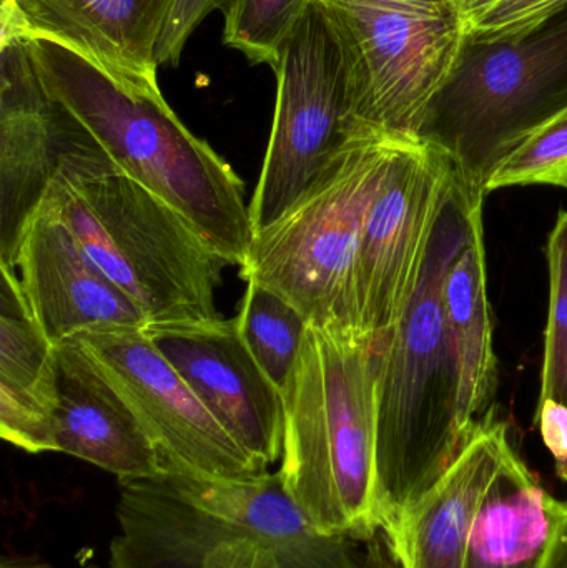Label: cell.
<instances>
[{
    "mask_svg": "<svg viewBox=\"0 0 567 568\" xmlns=\"http://www.w3.org/2000/svg\"><path fill=\"white\" fill-rule=\"evenodd\" d=\"M16 272L30 314L55 346L92 331L142 329L149 324L85 255L49 196L23 229Z\"/></svg>",
    "mask_w": 567,
    "mask_h": 568,
    "instance_id": "15",
    "label": "cell"
},
{
    "mask_svg": "<svg viewBox=\"0 0 567 568\" xmlns=\"http://www.w3.org/2000/svg\"><path fill=\"white\" fill-rule=\"evenodd\" d=\"M403 135L358 126L318 185L253 239L240 268L312 326L358 327L355 268L369 206Z\"/></svg>",
    "mask_w": 567,
    "mask_h": 568,
    "instance_id": "6",
    "label": "cell"
},
{
    "mask_svg": "<svg viewBox=\"0 0 567 568\" xmlns=\"http://www.w3.org/2000/svg\"><path fill=\"white\" fill-rule=\"evenodd\" d=\"M316 0H236L223 16V43L275 69L280 50Z\"/></svg>",
    "mask_w": 567,
    "mask_h": 568,
    "instance_id": "22",
    "label": "cell"
},
{
    "mask_svg": "<svg viewBox=\"0 0 567 568\" xmlns=\"http://www.w3.org/2000/svg\"><path fill=\"white\" fill-rule=\"evenodd\" d=\"M2 568H43V567H30V566H17V564H3ZM80 568H100L95 566L80 567Z\"/></svg>",
    "mask_w": 567,
    "mask_h": 568,
    "instance_id": "30",
    "label": "cell"
},
{
    "mask_svg": "<svg viewBox=\"0 0 567 568\" xmlns=\"http://www.w3.org/2000/svg\"><path fill=\"white\" fill-rule=\"evenodd\" d=\"M235 2L236 0H175L156 52L160 65H179L183 49L196 27L212 12H222L225 16Z\"/></svg>",
    "mask_w": 567,
    "mask_h": 568,
    "instance_id": "26",
    "label": "cell"
},
{
    "mask_svg": "<svg viewBox=\"0 0 567 568\" xmlns=\"http://www.w3.org/2000/svg\"><path fill=\"white\" fill-rule=\"evenodd\" d=\"M526 185L567 189V105L515 146L493 172L486 192Z\"/></svg>",
    "mask_w": 567,
    "mask_h": 568,
    "instance_id": "23",
    "label": "cell"
},
{
    "mask_svg": "<svg viewBox=\"0 0 567 568\" xmlns=\"http://www.w3.org/2000/svg\"><path fill=\"white\" fill-rule=\"evenodd\" d=\"M565 105L567 9L522 39L468 40L418 136L449 156L466 185L486 192L499 163Z\"/></svg>",
    "mask_w": 567,
    "mask_h": 568,
    "instance_id": "7",
    "label": "cell"
},
{
    "mask_svg": "<svg viewBox=\"0 0 567 568\" xmlns=\"http://www.w3.org/2000/svg\"><path fill=\"white\" fill-rule=\"evenodd\" d=\"M352 80L356 126L418 136L462 59L468 26L452 0H320Z\"/></svg>",
    "mask_w": 567,
    "mask_h": 568,
    "instance_id": "8",
    "label": "cell"
},
{
    "mask_svg": "<svg viewBox=\"0 0 567 568\" xmlns=\"http://www.w3.org/2000/svg\"><path fill=\"white\" fill-rule=\"evenodd\" d=\"M456 179L449 156L422 136L403 135L363 229L355 268L358 326L376 351L416 290L433 229Z\"/></svg>",
    "mask_w": 567,
    "mask_h": 568,
    "instance_id": "10",
    "label": "cell"
},
{
    "mask_svg": "<svg viewBox=\"0 0 567 568\" xmlns=\"http://www.w3.org/2000/svg\"><path fill=\"white\" fill-rule=\"evenodd\" d=\"M47 92L97 140L117 170L175 210L230 266L253 243L245 183L176 116L165 97L133 95L70 50L26 39Z\"/></svg>",
    "mask_w": 567,
    "mask_h": 568,
    "instance_id": "3",
    "label": "cell"
},
{
    "mask_svg": "<svg viewBox=\"0 0 567 568\" xmlns=\"http://www.w3.org/2000/svg\"><path fill=\"white\" fill-rule=\"evenodd\" d=\"M45 196L85 255L139 306L146 323L219 317L216 290L230 263L109 156L67 166Z\"/></svg>",
    "mask_w": 567,
    "mask_h": 568,
    "instance_id": "5",
    "label": "cell"
},
{
    "mask_svg": "<svg viewBox=\"0 0 567 568\" xmlns=\"http://www.w3.org/2000/svg\"><path fill=\"white\" fill-rule=\"evenodd\" d=\"M376 347L358 327L306 331L285 400L280 477L322 534L369 539L376 523Z\"/></svg>",
    "mask_w": 567,
    "mask_h": 568,
    "instance_id": "4",
    "label": "cell"
},
{
    "mask_svg": "<svg viewBox=\"0 0 567 568\" xmlns=\"http://www.w3.org/2000/svg\"><path fill=\"white\" fill-rule=\"evenodd\" d=\"M175 0H2L0 42L57 43L133 95L163 97L160 39Z\"/></svg>",
    "mask_w": 567,
    "mask_h": 568,
    "instance_id": "14",
    "label": "cell"
},
{
    "mask_svg": "<svg viewBox=\"0 0 567 568\" xmlns=\"http://www.w3.org/2000/svg\"><path fill=\"white\" fill-rule=\"evenodd\" d=\"M143 331L242 449L266 469L282 460L285 400L246 347L236 317Z\"/></svg>",
    "mask_w": 567,
    "mask_h": 568,
    "instance_id": "13",
    "label": "cell"
},
{
    "mask_svg": "<svg viewBox=\"0 0 567 568\" xmlns=\"http://www.w3.org/2000/svg\"><path fill=\"white\" fill-rule=\"evenodd\" d=\"M452 2L455 3L456 9L465 17L466 26H468L473 17L478 16L482 10H485L492 3L498 2V0H452Z\"/></svg>",
    "mask_w": 567,
    "mask_h": 568,
    "instance_id": "29",
    "label": "cell"
},
{
    "mask_svg": "<svg viewBox=\"0 0 567 568\" xmlns=\"http://www.w3.org/2000/svg\"><path fill=\"white\" fill-rule=\"evenodd\" d=\"M549 310L545 333L539 400L567 407V212H559L546 246Z\"/></svg>",
    "mask_w": 567,
    "mask_h": 568,
    "instance_id": "24",
    "label": "cell"
},
{
    "mask_svg": "<svg viewBox=\"0 0 567 568\" xmlns=\"http://www.w3.org/2000/svg\"><path fill=\"white\" fill-rule=\"evenodd\" d=\"M561 507L513 449L479 507L465 568H545Z\"/></svg>",
    "mask_w": 567,
    "mask_h": 568,
    "instance_id": "20",
    "label": "cell"
},
{
    "mask_svg": "<svg viewBox=\"0 0 567 568\" xmlns=\"http://www.w3.org/2000/svg\"><path fill=\"white\" fill-rule=\"evenodd\" d=\"M273 72L272 135L250 203L253 239L318 185L358 129L345 49L320 0L283 43Z\"/></svg>",
    "mask_w": 567,
    "mask_h": 568,
    "instance_id": "9",
    "label": "cell"
},
{
    "mask_svg": "<svg viewBox=\"0 0 567 568\" xmlns=\"http://www.w3.org/2000/svg\"><path fill=\"white\" fill-rule=\"evenodd\" d=\"M102 155L40 82L26 39L0 42V265L16 270L23 229L59 173Z\"/></svg>",
    "mask_w": 567,
    "mask_h": 568,
    "instance_id": "12",
    "label": "cell"
},
{
    "mask_svg": "<svg viewBox=\"0 0 567 568\" xmlns=\"http://www.w3.org/2000/svg\"><path fill=\"white\" fill-rule=\"evenodd\" d=\"M236 321L250 353L283 394L292 381L310 321L288 300L255 282L246 286Z\"/></svg>",
    "mask_w": 567,
    "mask_h": 568,
    "instance_id": "21",
    "label": "cell"
},
{
    "mask_svg": "<svg viewBox=\"0 0 567 568\" xmlns=\"http://www.w3.org/2000/svg\"><path fill=\"white\" fill-rule=\"evenodd\" d=\"M446 333L458 381V417L465 436L493 416L498 359L493 347L483 213L453 262L443 293Z\"/></svg>",
    "mask_w": 567,
    "mask_h": 568,
    "instance_id": "19",
    "label": "cell"
},
{
    "mask_svg": "<svg viewBox=\"0 0 567 568\" xmlns=\"http://www.w3.org/2000/svg\"><path fill=\"white\" fill-rule=\"evenodd\" d=\"M149 437L162 473L242 479L266 473L220 426L142 329L77 336Z\"/></svg>",
    "mask_w": 567,
    "mask_h": 568,
    "instance_id": "11",
    "label": "cell"
},
{
    "mask_svg": "<svg viewBox=\"0 0 567 568\" xmlns=\"http://www.w3.org/2000/svg\"><path fill=\"white\" fill-rule=\"evenodd\" d=\"M486 192L458 173L439 210L415 293L376 351V523L388 532L472 437L459 426L446 333V276L483 213Z\"/></svg>",
    "mask_w": 567,
    "mask_h": 568,
    "instance_id": "1",
    "label": "cell"
},
{
    "mask_svg": "<svg viewBox=\"0 0 567 568\" xmlns=\"http://www.w3.org/2000/svg\"><path fill=\"white\" fill-rule=\"evenodd\" d=\"M536 426L555 460L556 474L567 484V407L556 400L538 403Z\"/></svg>",
    "mask_w": 567,
    "mask_h": 568,
    "instance_id": "27",
    "label": "cell"
},
{
    "mask_svg": "<svg viewBox=\"0 0 567 568\" xmlns=\"http://www.w3.org/2000/svg\"><path fill=\"white\" fill-rule=\"evenodd\" d=\"M545 568H567V503H563L558 529Z\"/></svg>",
    "mask_w": 567,
    "mask_h": 568,
    "instance_id": "28",
    "label": "cell"
},
{
    "mask_svg": "<svg viewBox=\"0 0 567 568\" xmlns=\"http://www.w3.org/2000/svg\"><path fill=\"white\" fill-rule=\"evenodd\" d=\"M567 9V0H498L468 22L469 42L522 39Z\"/></svg>",
    "mask_w": 567,
    "mask_h": 568,
    "instance_id": "25",
    "label": "cell"
},
{
    "mask_svg": "<svg viewBox=\"0 0 567 568\" xmlns=\"http://www.w3.org/2000/svg\"><path fill=\"white\" fill-rule=\"evenodd\" d=\"M508 426L479 424L446 473L385 534L402 568H465L469 537L483 499L506 456Z\"/></svg>",
    "mask_w": 567,
    "mask_h": 568,
    "instance_id": "17",
    "label": "cell"
},
{
    "mask_svg": "<svg viewBox=\"0 0 567 568\" xmlns=\"http://www.w3.org/2000/svg\"><path fill=\"white\" fill-rule=\"evenodd\" d=\"M55 453L93 464L119 480L162 474L135 414L107 381L77 337L55 346Z\"/></svg>",
    "mask_w": 567,
    "mask_h": 568,
    "instance_id": "16",
    "label": "cell"
},
{
    "mask_svg": "<svg viewBox=\"0 0 567 568\" xmlns=\"http://www.w3.org/2000/svg\"><path fill=\"white\" fill-rule=\"evenodd\" d=\"M0 268V436L26 453H55V344L30 314L16 270Z\"/></svg>",
    "mask_w": 567,
    "mask_h": 568,
    "instance_id": "18",
    "label": "cell"
},
{
    "mask_svg": "<svg viewBox=\"0 0 567 568\" xmlns=\"http://www.w3.org/2000/svg\"><path fill=\"white\" fill-rule=\"evenodd\" d=\"M110 568H360L350 537L315 529L279 473L119 480Z\"/></svg>",
    "mask_w": 567,
    "mask_h": 568,
    "instance_id": "2",
    "label": "cell"
}]
</instances>
